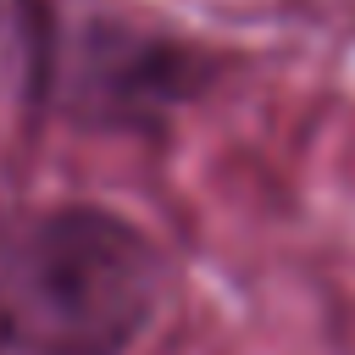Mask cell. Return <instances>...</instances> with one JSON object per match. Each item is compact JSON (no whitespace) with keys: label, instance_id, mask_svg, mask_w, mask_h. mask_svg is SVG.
Here are the masks:
<instances>
[{"label":"cell","instance_id":"6da1fadb","mask_svg":"<svg viewBox=\"0 0 355 355\" xmlns=\"http://www.w3.org/2000/svg\"><path fill=\"white\" fill-rule=\"evenodd\" d=\"M222 72L211 39L150 11L0 0V94L89 139H166Z\"/></svg>","mask_w":355,"mask_h":355},{"label":"cell","instance_id":"7a4b0ae2","mask_svg":"<svg viewBox=\"0 0 355 355\" xmlns=\"http://www.w3.org/2000/svg\"><path fill=\"white\" fill-rule=\"evenodd\" d=\"M172 288V250L105 200L0 205V355H133Z\"/></svg>","mask_w":355,"mask_h":355}]
</instances>
